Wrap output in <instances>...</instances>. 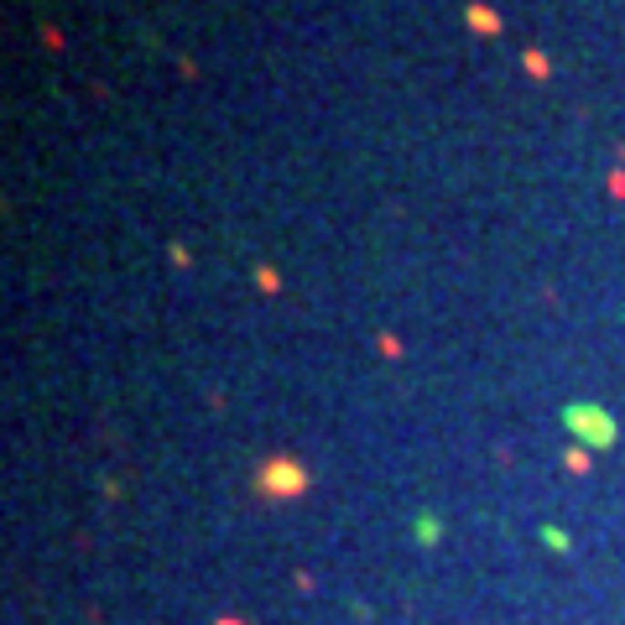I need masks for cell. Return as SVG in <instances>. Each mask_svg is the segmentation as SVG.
<instances>
[{
  "label": "cell",
  "instance_id": "10",
  "mask_svg": "<svg viewBox=\"0 0 625 625\" xmlns=\"http://www.w3.org/2000/svg\"><path fill=\"white\" fill-rule=\"evenodd\" d=\"M605 188H610V199H625V167H610V172H605Z\"/></svg>",
  "mask_w": 625,
  "mask_h": 625
},
{
  "label": "cell",
  "instance_id": "8",
  "mask_svg": "<svg viewBox=\"0 0 625 625\" xmlns=\"http://www.w3.org/2000/svg\"><path fill=\"white\" fill-rule=\"evenodd\" d=\"M256 287H261V292H282V272H276V266H256Z\"/></svg>",
  "mask_w": 625,
  "mask_h": 625
},
{
  "label": "cell",
  "instance_id": "2",
  "mask_svg": "<svg viewBox=\"0 0 625 625\" xmlns=\"http://www.w3.org/2000/svg\"><path fill=\"white\" fill-rule=\"evenodd\" d=\"M312 490V469L292 454H272V459H261L256 469V496L266 500H297Z\"/></svg>",
  "mask_w": 625,
  "mask_h": 625
},
{
  "label": "cell",
  "instance_id": "4",
  "mask_svg": "<svg viewBox=\"0 0 625 625\" xmlns=\"http://www.w3.org/2000/svg\"><path fill=\"white\" fill-rule=\"evenodd\" d=\"M521 68H527V78H552V57L542 53V47H527V53H521Z\"/></svg>",
  "mask_w": 625,
  "mask_h": 625
},
{
  "label": "cell",
  "instance_id": "5",
  "mask_svg": "<svg viewBox=\"0 0 625 625\" xmlns=\"http://www.w3.org/2000/svg\"><path fill=\"white\" fill-rule=\"evenodd\" d=\"M589 464H594V454H589V448H579V443H569V448H563V469H569V475H589Z\"/></svg>",
  "mask_w": 625,
  "mask_h": 625
},
{
  "label": "cell",
  "instance_id": "9",
  "mask_svg": "<svg viewBox=\"0 0 625 625\" xmlns=\"http://www.w3.org/2000/svg\"><path fill=\"white\" fill-rule=\"evenodd\" d=\"M542 542H548L552 552H569V542H573V537L563 532V527H542Z\"/></svg>",
  "mask_w": 625,
  "mask_h": 625
},
{
  "label": "cell",
  "instance_id": "6",
  "mask_svg": "<svg viewBox=\"0 0 625 625\" xmlns=\"http://www.w3.org/2000/svg\"><path fill=\"white\" fill-rule=\"evenodd\" d=\"M412 537H417L423 548H433V542H438V537H443V521H438V516H433V511H423V516H417V532H412Z\"/></svg>",
  "mask_w": 625,
  "mask_h": 625
},
{
  "label": "cell",
  "instance_id": "3",
  "mask_svg": "<svg viewBox=\"0 0 625 625\" xmlns=\"http://www.w3.org/2000/svg\"><path fill=\"white\" fill-rule=\"evenodd\" d=\"M464 21H469V32H479V37H500V32H506L500 11L485 5V0H469V5H464Z\"/></svg>",
  "mask_w": 625,
  "mask_h": 625
},
{
  "label": "cell",
  "instance_id": "1",
  "mask_svg": "<svg viewBox=\"0 0 625 625\" xmlns=\"http://www.w3.org/2000/svg\"><path fill=\"white\" fill-rule=\"evenodd\" d=\"M563 433H569L579 448H589V454H610V448L620 443V423H615L599 402H569L563 406Z\"/></svg>",
  "mask_w": 625,
  "mask_h": 625
},
{
  "label": "cell",
  "instance_id": "11",
  "mask_svg": "<svg viewBox=\"0 0 625 625\" xmlns=\"http://www.w3.org/2000/svg\"><path fill=\"white\" fill-rule=\"evenodd\" d=\"M167 261H172V266H193V251H188L183 240H172V245H167Z\"/></svg>",
  "mask_w": 625,
  "mask_h": 625
},
{
  "label": "cell",
  "instance_id": "7",
  "mask_svg": "<svg viewBox=\"0 0 625 625\" xmlns=\"http://www.w3.org/2000/svg\"><path fill=\"white\" fill-rule=\"evenodd\" d=\"M375 350H381V360H402L406 344H402V333H381V339H375Z\"/></svg>",
  "mask_w": 625,
  "mask_h": 625
},
{
  "label": "cell",
  "instance_id": "12",
  "mask_svg": "<svg viewBox=\"0 0 625 625\" xmlns=\"http://www.w3.org/2000/svg\"><path fill=\"white\" fill-rule=\"evenodd\" d=\"M42 47H53L57 53V47H63V32H57V26H42Z\"/></svg>",
  "mask_w": 625,
  "mask_h": 625
},
{
  "label": "cell",
  "instance_id": "13",
  "mask_svg": "<svg viewBox=\"0 0 625 625\" xmlns=\"http://www.w3.org/2000/svg\"><path fill=\"white\" fill-rule=\"evenodd\" d=\"M214 625H251V620H240V615H220Z\"/></svg>",
  "mask_w": 625,
  "mask_h": 625
}]
</instances>
